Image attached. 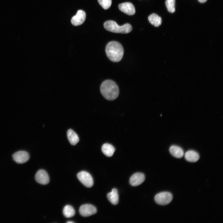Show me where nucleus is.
<instances>
[{"label":"nucleus","mask_w":223,"mask_h":223,"mask_svg":"<svg viewBox=\"0 0 223 223\" xmlns=\"http://www.w3.org/2000/svg\"><path fill=\"white\" fill-rule=\"evenodd\" d=\"M105 51L108 58L113 62L120 61L123 57L124 52L121 44L115 41L110 42L107 44Z\"/></svg>","instance_id":"f257e3e1"},{"label":"nucleus","mask_w":223,"mask_h":223,"mask_svg":"<svg viewBox=\"0 0 223 223\" xmlns=\"http://www.w3.org/2000/svg\"><path fill=\"white\" fill-rule=\"evenodd\" d=\"M100 90L103 96L109 100L116 99L119 94L118 86L115 82L110 80H105L102 82Z\"/></svg>","instance_id":"f03ea898"},{"label":"nucleus","mask_w":223,"mask_h":223,"mask_svg":"<svg viewBox=\"0 0 223 223\" xmlns=\"http://www.w3.org/2000/svg\"><path fill=\"white\" fill-rule=\"evenodd\" d=\"M104 27L107 30L117 33H127L131 32L132 29V26L129 24L120 26L112 20L106 21L104 24Z\"/></svg>","instance_id":"7ed1b4c3"},{"label":"nucleus","mask_w":223,"mask_h":223,"mask_svg":"<svg viewBox=\"0 0 223 223\" xmlns=\"http://www.w3.org/2000/svg\"><path fill=\"white\" fill-rule=\"evenodd\" d=\"M173 199V195L170 192H163L158 193L155 197V200L158 204L165 205L169 204Z\"/></svg>","instance_id":"20e7f679"},{"label":"nucleus","mask_w":223,"mask_h":223,"mask_svg":"<svg viewBox=\"0 0 223 223\" xmlns=\"http://www.w3.org/2000/svg\"><path fill=\"white\" fill-rule=\"evenodd\" d=\"M77 177L81 183L87 187H91L93 185V180L91 175L85 171H82L77 174Z\"/></svg>","instance_id":"39448f33"},{"label":"nucleus","mask_w":223,"mask_h":223,"mask_svg":"<svg viewBox=\"0 0 223 223\" xmlns=\"http://www.w3.org/2000/svg\"><path fill=\"white\" fill-rule=\"evenodd\" d=\"M79 212L82 216L87 217L95 214L97 212V209L93 205L86 204L80 207Z\"/></svg>","instance_id":"423d86ee"},{"label":"nucleus","mask_w":223,"mask_h":223,"mask_svg":"<svg viewBox=\"0 0 223 223\" xmlns=\"http://www.w3.org/2000/svg\"><path fill=\"white\" fill-rule=\"evenodd\" d=\"M12 157L16 163L21 164L27 162L29 160L30 156L27 151H20L14 153L12 155Z\"/></svg>","instance_id":"0eeeda50"},{"label":"nucleus","mask_w":223,"mask_h":223,"mask_svg":"<svg viewBox=\"0 0 223 223\" xmlns=\"http://www.w3.org/2000/svg\"><path fill=\"white\" fill-rule=\"evenodd\" d=\"M35 179L39 183L46 185L49 182V175L46 171L40 169L37 171L35 176Z\"/></svg>","instance_id":"6e6552de"},{"label":"nucleus","mask_w":223,"mask_h":223,"mask_svg":"<svg viewBox=\"0 0 223 223\" xmlns=\"http://www.w3.org/2000/svg\"><path fill=\"white\" fill-rule=\"evenodd\" d=\"M120 10L129 15H133L135 13V9L133 5L131 3L126 2L120 4L118 6Z\"/></svg>","instance_id":"1a4fd4ad"},{"label":"nucleus","mask_w":223,"mask_h":223,"mask_svg":"<svg viewBox=\"0 0 223 223\" xmlns=\"http://www.w3.org/2000/svg\"><path fill=\"white\" fill-rule=\"evenodd\" d=\"M85 18V12L83 10H79L77 11L76 14L72 17L71 22L74 26L79 25L84 22Z\"/></svg>","instance_id":"9d476101"},{"label":"nucleus","mask_w":223,"mask_h":223,"mask_svg":"<svg viewBox=\"0 0 223 223\" xmlns=\"http://www.w3.org/2000/svg\"><path fill=\"white\" fill-rule=\"evenodd\" d=\"M144 175L141 173H137L133 174L130 177L129 182L133 186H137L141 184L144 181Z\"/></svg>","instance_id":"9b49d317"},{"label":"nucleus","mask_w":223,"mask_h":223,"mask_svg":"<svg viewBox=\"0 0 223 223\" xmlns=\"http://www.w3.org/2000/svg\"><path fill=\"white\" fill-rule=\"evenodd\" d=\"M185 157L187 161L195 162L199 160V154L195 151L193 150H189L185 154Z\"/></svg>","instance_id":"f8f14e48"},{"label":"nucleus","mask_w":223,"mask_h":223,"mask_svg":"<svg viewBox=\"0 0 223 223\" xmlns=\"http://www.w3.org/2000/svg\"><path fill=\"white\" fill-rule=\"evenodd\" d=\"M171 154L177 158H181L184 155V151L180 147L175 145L171 146L169 149Z\"/></svg>","instance_id":"ddd939ff"},{"label":"nucleus","mask_w":223,"mask_h":223,"mask_svg":"<svg viewBox=\"0 0 223 223\" xmlns=\"http://www.w3.org/2000/svg\"><path fill=\"white\" fill-rule=\"evenodd\" d=\"M107 196L108 200L112 204L114 205L117 204L119 201V196L117 189H113L111 192L108 193Z\"/></svg>","instance_id":"4468645a"},{"label":"nucleus","mask_w":223,"mask_h":223,"mask_svg":"<svg viewBox=\"0 0 223 223\" xmlns=\"http://www.w3.org/2000/svg\"><path fill=\"white\" fill-rule=\"evenodd\" d=\"M67 137L71 144L76 145L79 141V138L77 133L72 129H69L67 133Z\"/></svg>","instance_id":"2eb2a0df"},{"label":"nucleus","mask_w":223,"mask_h":223,"mask_svg":"<svg viewBox=\"0 0 223 223\" xmlns=\"http://www.w3.org/2000/svg\"><path fill=\"white\" fill-rule=\"evenodd\" d=\"M148 20L151 24L155 27H159L162 23L161 18L155 13H153L149 16Z\"/></svg>","instance_id":"dca6fc26"},{"label":"nucleus","mask_w":223,"mask_h":223,"mask_svg":"<svg viewBox=\"0 0 223 223\" xmlns=\"http://www.w3.org/2000/svg\"><path fill=\"white\" fill-rule=\"evenodd\" d=\"M102 151L103 153L108 157L112 156L115 151V148L112 145L105 143L102 147Z\"/></svg>","instance_id":"f3484780"},{"label":"nucleus","mask_w":223,"mask_h":223,"mask_svg":"<svg viewBox=\"0 0 223 223\" xmlns=\"http://www.w3.org/2000/svg\"><path fill=\"white\" fill-rule=\"evenodd\" d=\"M63 213L65 217L70 218L73 216L75 215V211L72 206L70 205H67L63 208Z\"/></svg>","instance_id":"a211bd4d"},{"label":"nucleus","mask_w":223,"mask_h":223,"mask_svg":"<svg viewBox=\"0 0 223 223\" xmlns=\"http://www.w3.org/2000/svg\"><path fill=\"white\" fill-rule=\"evenodd\" d=\"M175 0H166L165 5L168 11L172 13L175 12Z\"/></svg>","instance_id":"6ab92c4d"},{"label":"nucleus","mask_w":223,"mask_h":223,"mask_svg":"<svg viewBox=\"0 0 223 223\" xmlns=\"http://www.w3.org/2000/svg\"><path fill=\"white\" fill-rule=\"evenodd\" d=\"M99 4L104 9L106 10L109 8L111 7L112 0H98Z\"/></svg>","instance_id":"aec40b11"},{"label":"nucleus","mask_w":223,"mask_h":223,"mask_svg":"<svg viewBox=\"0 0 223 223\" xmlns=\"http://www.w3.org/2000/svg\"><path fill=\"white\" fill-rule=\"evenodd\" d=\"M207 0H198V1L201 3H204L207 1Z\"/></svg>","instance_id":"412c9836"},{"label":"nucleus","mask_w":223,"mask_h":223,"mask_svg":"<svg viewBox=\"0 0 223 223\" xmlns=\"http://www.w3.org/2000/svg\"><path fill=\"white\" fill-rule=\"evenodd\" d=\"M67 223H74V222L73 221H68L67 222Z\"/></svg>","instance_id":"4be33fe9"}]
</instances>
